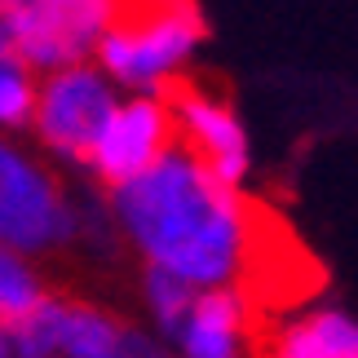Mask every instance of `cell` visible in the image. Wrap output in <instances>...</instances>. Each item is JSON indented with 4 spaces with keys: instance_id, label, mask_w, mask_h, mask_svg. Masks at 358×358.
Listing matches in <instances>:
<instances>
[{
    "instance_id": "e0dca14e",
    "label": "cell",
    "mask_w": 358,
    "mask_h": 358,
    "mask_svg": "<svg viewBox=\"0 0 358 358\" xmlns=\"http://www.w3.org/2000/svg\"><path fill=\"white\" fill-rule=\"evenodd\" d=\"M164 358H177V354H164Z\"/></svg>"
},
{
    "instance_id": "9c48e42d",
    "label": "cell",
    "mask_w": 358,
    "mask_h": 358,
    "mask_svg": "<svg viewBox=\"0 0 358 358\" xmlns=\"http://www.w3.org/2000/svg\"><path fill=\"white\" fill-rule=\"evenodd\" d=\"M159 336L133 327L115 310L62 296V358H164Z\"/></svg>"
},
{
    "instance_id": "8992f818",
    "label": "cell",
    "mask_w": 358,
    "mask_h": 358,
    "mask_svg": "<svg viewBox=\"0 0 358 358\" xmlns=\"http://www.w3.org/2000/svg\"><path fill=\"white\" fill-rule=\"evenodd\" d=\"M173 150H177L173 102L169 98H133V93H124L120 106L111 111V120H106L98 146H93L85 173L111 195V190L146 177L159 159H169Z\"/></svg>"
},
{
    "instance_id": "4fadbf2b",
    "label": "cell",
    "mask_w": 358,
    "mask_h": 358,
    "mask_svg": "<svg viewBox=\"0 0 358 358\" xmlns=\"http://www.w3.org/2000/svg\"><path fill=\"white\" fill-rule=\"evenodd\" d=\"M195 296H199V287L173 279V274H164V270L142 266V306H146V319H150L159 341H169V345L177 341L190 306H195Z\"/></svg>"
},
{
    "instance_id": "2e32d148",
    "label": "cell",
    "mask_w": 358,
    "mask_h": 358,
    "mask_svg": "<svg viewBox=\"0 0 358 358\" xmlns=\"http://www.w3.org/2000/svg\"><path fill=\"white\" fill-rule=\"evenodd\" d=\"M5 49H9V45H5V22H0V53H5Z\"/></svg>"
},
{
    "instance_id": "30bf717a",
    "label": "cell",
    "mask_w": 358,
    "mask_h": 358,
    "mask_svg": "<svg viewBox=\"0 0 358 358\" xmlns=\"http://www.w3.org/2000/svg\"><path fill=\"white\" fill-rule=\"evenodd\" d=\"M261 358H358V314L345 306H310L261 341Z\"/></svg>"
},
{
    "instance_id": "277c9868",
    "label": "cell",
    "mask_w": 358,
    "mask_h": 358,
    "mask_svg": "<svg viewBox=\"0 0 358 358\" xmlns=\"http://www.w3.org/2000/svg\"><path fill=\"white\" fill-rule=\"evenodd\" d=\"M129 0H0L5 45L40 76L98 62L102 40L124 18Z\"/></svg>"
},
{
    "instance_id": "5bb4252c",
    "label": "cell",
    "mask_w": 358,
    "mask_h": 358,
    "mask_svg": "<svg viewBox=\"0 0 358 358\" xmlns=\"http://www.w3.org/2000/svg\"><path fill=\"white\" fill-rule=\"evenodd\" d=\"M9 332V358H62V292H49Z\"/></svg>"
},
{
    "instance_id": "6da1fadb",
    "label": "cell",
    "mask_w": 358,
    "mask_h": 358,
    "mask_svg": "<svg viewBox=\"0 0 358 358\" xmlns=\"http://www.w3.org/2000/svg\"><path fill=\"white\" fill-rule=\"evenodd\" d=\"M115 235L142 257L199 292L243 287L257 266L261 235L243 190L217 182L182 146L137 182L106 195Z\"/></svg>"
},
{
    "instance_id": "ba28073f",
    "label": "cell",
    "mask_w": 358,
    "mask_h": 358,
    "mask_svg": "<svg viewBox=\"0 0 358 358\" xmlns=\"http://www.w3.org/2000/svg\"><path fill=\"white\" fill-rule=\"evenodd\" d=\"M173 354L177 358H261L252 296L243 287L199 292L173 341Z\"/></svg>"
},
{
    "instance_id": "8fae6325",
    "label": "cell",
    "mask_w": 358,
    "mask_h": 358,
    "mask_svg": "<svg viewBox=\"0 0 358 358\" xmlns=\"http://www.w3.org/2000/svg\"><path fill=\"white\" fill-rule=\"evenodd\" d=\"M36 102H40V71L5 49L0 53V137L31 133Z\"/></svg>"
},
{
    "instance_id": "3957f363",
    "label": "cell",
    "mask_w": 358,
    "mask_h": 358,
    "mask_svg": "<svg viewBox=\"0 0 358 358\" xmlns=\"http://www.w3.org/2000/svg\"><path fill=\"white\" fill-rule=\"evenodd\" d=\"M89 213L58 169L18 137H0V243L22 257H53L85 239Z\"/></svg>"
},
{
    "instance_id": "7c38bea8",
    "label": "cell",
    "mask_w": 358,
    "mask_h": 358,
    "mask_svg": "<svg viewBox=\"0 0 358 358\" xmlns=\"http://www.w3.org/2000/svg\"><path fill=\"white\" fill-rule=\"evenodd\" d=\"M45 296H49L45 270L31 257L0 243V327H13L18 319H27Z\"/></svg>"
},
{
    "instance_id": "52a82bcc",
    "label": "cell",
    "mask_w": 358,
    "mask_h": 358,
    "mask_svg": "<svg viewBox=\"0 0 358 358\" xmlns=\"http://www.w3.org/2000/svg\"><path fill=\"white\" fill-rule=\"evenodd\" d=\"M173 120H177V146L195 155L217 182L243 190L248 173H252V133H248L243 115L230 106V98L199 85H182L169 93Z\"/></svg>"
},
{
    "instance_id": "7a4b0ae2",
    "label": "cell",
    "mask_w": 358,
    "mask_h": 358,
    "mask_svg": "<svg viewBox=\"0 0 358 358\" xmlns=\"http://www.w3.org/2000/svg\"><path fill=\"white\" fill-rule=\"evenodd\" d=\"M208 40V18L195 0H129L124 18L98 49V66L133 98H169Z\"/></svg>"
},
{
    "instance_id": "5b68a950",
    "label": "cell",
    "mask_w": 358,
    "mask_h": 358,
    "mask_svg": "<svg viewBox=\"0 0 358 358\" xmlns=\"http://www.w3.org/2000/svg\"><path fill=\"white\" fill-rule=\"evenodd\" d=\"M120 98L124 93L98 62H80V66H62V71L40 76V102L31 120V137L40 155L53 164L85 169Z\"/></svg>"
},
{
    "instance_id": "9a60e30c",
    "label": "cell",
    "mask_w": 358,
    "mask_h": 358,
    "mask_svg": "<svg viewBox=\"0 0 358 358\" xmlns=\"http://www.w3.org/2000/svg\"><path fill=\"white\" fill-rule=\"evenodd\" d=\"M0 358H9V332L0 327Z\"/></svg>"
}]
</instances>
